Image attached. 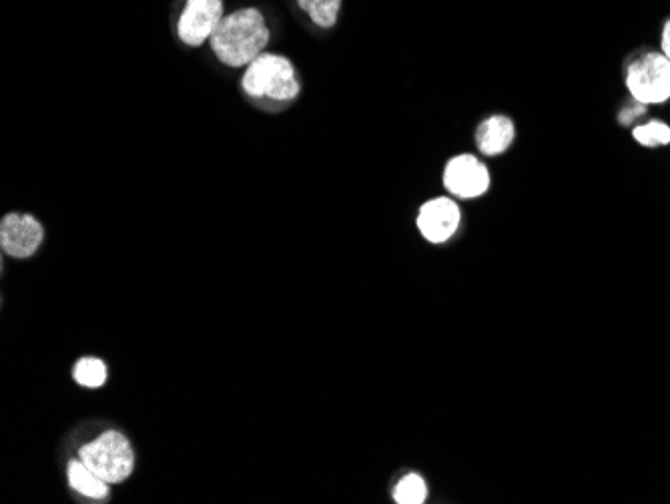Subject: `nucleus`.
Returning <instances> with one entry per match:
<instances>
[{
	"mask_svg": "<svg viewBox=\"0 0 670 504\" xmlns=\"http://www.w3.org/2000/svg\"><path fill=\"white\" fill-rule=\"evenodd\" d=\"M79 458L105 482H125L135 468L131 442L121 432L109 430L79 450Z\"/></svg>",
	"mask_w": 670,
	"mask_h": 504,
	"instance_id": "obj_3",
	"label": "nucleus"
},
{
	"mask_svg": "<svg viewBox=\"0 0 670 504\" xmlns=\"http://www.w3.org/2000/svg\"><path fill=\"white\" fill-rule=\"evenodd\" d=\"M416 223L430 243H448L460 229L462 211L452 197H436L420 207Z\"/></svg>",
	"mask_w": 670,
	"mask_h": 504,
	"instance_id": "obj_8",
	"label": "nucleus"
},
{
	"mask_svg": "<svg viewBox=\"0 0 670 504\" xmlns=\"http://www.w3.org/2000/svg\"><path fill=\"white\" fill-rule=\"evenodd\" d=\"M45 239V227L29 213H7L0 221V245L11 258L27 260L35 256Z\"/></svg>",
	"mask_w": 670,
	"mask_h": 504,
	"instance_id": "obj_6",
	"label": "nucleus"
},
{
	"mask_svg": "<svg viewBox=\"0 0 670 504\" xmlns=\"http://www.w3.org/2000/svg\"><path fill=\"white\" fill-rule=\"evenodd\" d=\"M644 109H646V105H642V103H638V101L632 99V107H626V109L620 111V123L628 125L632 119L640 117L644 113Z\"/></svg>",
	"mask_w": 670,
	"mask_h": 504,
	"instance_id": "obj_15",
	"label": "nucleus"
},
{
	"mask_svg": "<svg viewBox=\"0 0 670 504\" xmlns=\"http://www.w3.org/2000/svg\"><path fill=\"white\" fill-rule=\"evenodd\" d=\"M626 89L642 105H662L670 99V61L658 51L636 55L626 67Z\"/></svg>",
	"mask_w": 670,
	"mask_h": 504,
	"instance_id": "obj_4",
	"label": "nucleus"
},
{
	"mask_svg": "<svg viewBox=\"0 0 670 504\" xmlns=\"http://www.w3.org/2000/svg\"><path fill=\"white\" fill-rule=\"evenodd\" d=\"M516 139V125L508 115H490L476 129V147L486 157L506 153Z\"/></svg>",
	"mask_w": 670,
	"mask_h": 504,
	"instance_id": "obj_9",
	"label": "nucleus"
},
{
	"mask_svg": "<svg viewBox=\"0 0 670 504\" xmlns=\"http://www.w3.org/2000/svg\"><path fill=\"white\" fill-rule=\"evenodd\" d=\"M209 43L223 65L247 67L269 45V29L257 9H241L223 17Z\"/></svg>",
	"mask_w": 670,
	"mask_h": 504,
	"instance_id": "obj_1",
	"label": "nucleus"
},
{
	"mask_svg": "<svg viewBox=\"0 0 670 504\" xmlns=\"http://www.w3.org/2000/svg\"><path fill=\"white\" fill-rule=\"evenodd\" d=\"M69 484L83 496L103 500L109 496V482L95 474L81 458L69 464Z\"/></svg>",
	"mask_w": 670,
	"mask_h": 504,
	"instance_id": "obj_10",
	"label": "nucleus"
},
{
	"mask_svg": "<svg viewBox=\"0 0 670 504\" xmlns=\"http://www.w3.org/2000/svg\"><path fill=\"white\" fill-rule=\"evenodd\" d=\"M426 498H428V484L416 472L406 474L394 488V500L398 504H422L426 502Z\"/></svg>",
	"mask_w": 670,
	"mask_h": 504,
	"instance_id": "obj_12",
	"label": "nucleus"
},
{
	"mask_svg": "<svg viewBox=\"0 0 670 504\" xmlns=\"http://www.w3.org/2000/svg\"><path fill=\"white\" fill-rule=\"evenodd\" d=\"M221 21V0H185V9L177 25V35L185 45L199 47L211 39Z\"/></svg>",
	"mask_w": 670,
	"mask_h": 504,
	"instance_id": "obj_7",
	"label": "nucleus"
},
{
	"mask_svg": "<svg viewBox=\"0 0 670 504\" xmlns=\"http://www.w3.org/2000/svg\"><path fill=\"white\" fill-rule=\"evenodd\" d=\"M492 183L490 169L474 155H456L446 163L444 187L458 199L482 197Z\"/></svg>",
	"mask_w": 670,
	"mask_h": 504,
	"instance_id": "obj_5",
	"label": "nucleus"
},
{
	"mask_svg": "<svg viewBox=\"0 0 670 504\" xmlns=\"http://www.w3.org/2000/svg\"><path fill=\"white\" fill-rule=\"evenodd\" d=\"M241 85L249 97L277 103H289L301 93V81L291 61L271 53H261L247 65Z\"/></svg>",
	"mask_w": 670,
	"mask_h": 504,
	"instance_id": "obj_2",
	"label": "nucleus"
},
{
	"mask_svg": "<svg viewBox=\"0 0 670 504\" xmlns=\"http://www.w3.org/2000/svg\"><path fill=\"white\" fill-rule=\"evenodd\" d=\"M660 47H662V55L670 61V19L664 23L662 39H660Z\"/></svg>",
	"mask_w": 670,
	"mask_h": 504,
	"instance_id": "obj_16",
	"label": "nucleus"
},
{
	"mask_svg": "<svg viewBox=\"0 0 670 504\" xmlns=\"http://www.w3.org/2000/svg\"><path fill=\"white\" fill-rule=\"evenodd\" d=\"M632 137L636 143H640L642 147L648 149H656V147H664L670 143V127L662 121H648L644 125H638L632 129Z\"/></svg>",
	"mask_w": 670,
	"mask_h": 504,
	"instance_id": "obj_13",
	"label": "nucleus"
},
{
	"mask_svg": "<svg viewBox=\"0 0 670 504\" xmlns=\"http://www.w3.org/2000/svg\"><path fill=\"white\" fill-rule=\"evenodd\" d=\"M73 378L85 388H99L107 382V366L99 358H83L77 362Z\"/></svg>",
	"mask_w": 670,
	"mask_h": 504,
	"instance_id": "obj_14",
	"label": "nucleus"
},
{
	"mask_svg": "<svg viewBox=\"0 0 670 504\" xmlns=\"http://www.w3.org/2000/svg\"><path fill=\"white\" fill-rule=\"evenodd\" d=\"M297 5L301 11L309 15V19L317 27L331 29L335 23H338L342 0H297Z\"/></svg>",
	"mask_w": 670,
	"mask_h": 504,
	"instance_id": "obj_11",
	"label": "nucleus"
}]
</instances>
